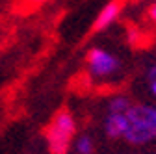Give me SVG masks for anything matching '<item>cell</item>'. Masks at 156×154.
<instances>
[{
  "label": "cell",
  "instance_id": "6da1fadb",
  "mask_svg": "<svg viewBox=\"0 0 156 154\" xmlns=\"http://www.w3.org/2000/svg\"><path fill=\"white\" fill-rule=\"evenodd\" d=\"M76 136V121L69 110H60L45 128V139L52 154H67Z\"/></svg>",
  "mask_w": 156,
  "mask_h": 154
},
{
  "label": "cell",
  "instance_id": "7a4b0ae2",
  "mask_svg": "<svg viewBox=\"0 0 156 154\" xmlns=\"http://www.w3.org/2000/svg\"><path fill=\"white\" fill-rule=\"evenodd\" d=\"M128 130L125 139L132 145H143L156 138V108L149 106H130L128 111Z\"/></svg>",
  "mask_w": 156,
  "mask_h": 154
},
{
  "label": "cell",
  "instance_id": "9c48e42d",
  "mask_svg": "<svg viewBox=\"0 0 156 154\" xmlns=\"http://www.w3.org/2000/svg\"><path fill=\"white\" fill-rule=\"evenodd\" d=\"M147 15H149V19H151V21L156 24V2H154V4H151V8H149Z\"/></svg>",
  "mask_w": 156,
  "mask_h": 154
},
{
  "label": "cell",
  "instance_id": "52a82bcc",
  "mask_svg": "<svg viewBox=\"0 0 156 154\" xmlns=\"http://www.w3.org/2000/svg\"><path fill=\"white\" fill-rule=\"evenodd\" d=\"M132 106V102L126 99V97H113L108 104V111H113V113H126L128 108Z\"/></svg>",
  "mask_w": 156,
  "mask_h": 154
},
{
  "label": "cell",
  "instance_id": "8fae6325",
  "mask_svg": "<svg viewBox=\"0 0 156 154\" xmlns=\"http://www.w3.org/2000/svg\"><path fill=\"white\" fill-rule=\"evenodd\" d=\"M151 91H152V95H154V97H156V78L151 82Z\"/></svg>",
  "mask_w": 156,
  "mask_h": 154
},
{
  "label": "cell",
  "instance_id": "30bf717a",
  "mask_svg": "<svg viewBox=\"0 0 156 154\" xmlns=\"http://www.w3.org/2000/svg\"><path fill=\"white\" fill-rule=\"evenodd\" d=\"M147 74H149V78H151V80H154V78H156V63L149 67V71H147Z\"/></svg>",
  "mask_w": 156,
  "mask_h": 154
},
{
  "label": "cell",
  "instance_id": "ba28073f",
  "mask_svg": "<svg viewBox=\"0 0 156 154\" xmlns=\"http://www.w3.org/2000/svg\"><path fill=\"white\" fill-rule=\"evenodd\" d=\"M47 2H50V0H23V4H24L26 8H30V9L39 8V6H43V4H47Z\"/></svg>",
  "mask_w": 156,
  "mask_h": 154
},
{
  "label": "cell",
  "instance_id": "277c9868",
  "mask_svg": "<svg viewBox=\"0 0 156 154\" xmlns=\"http://www.w3.org/2000/svg\"><path fill=\"white\" fill-rule=\"evenodd\" d=\"M121 11H123V2L121 0H110V2L99 11V15H97L95 23H93V30L101 32V30L108 28L110 24H113L117 19H119Z\"/></svg>",
  "mask_w": 156,
  "mask_h": 154
},
{
  "label": "cell",
  "instance_id": "8992f818",
  "mask_svg": "<svg viewBox=\"0 0 156 154\" xmlns=\"http://www.w3.org/2000/svg\"><path fill=\"white\" fill-rule=\"evenodd\" d=\"M74 150H76V154H93L95 143L89 136H80L74 141Z\"/></svg>",
  "mask_w": 156,
  "mask_h": 154
},
{
  "label": "cell",
  "instance_id": "5b68a950",
  "mask_svg": "<svg viewBox=\"0 0 156 154\" xmlns=\"http://www.w3.org/2000/svg\"><path fill=\"white\" fill-rule=\"evenodd\" d=\"M104 130L108 134V138H112V139L125 138V134L128 130V115L126 113H113V111H110L106 121H104Z\"/></svg>",
  "mask_w": 156,
  "mask_h": 154
},
{
  "label": "cell",
  "instance_id": "3957f363",
  "mask_svg": "<svg viewBox=\"0 0 156 154\" xmlns=\"http://www.w3.org/2000/svg\"><path fill=\"white\" fill-rule=\"evenodd\" d=\"M87 67L95 78H108L121 67V61L104 48H91L87 52Z\"/></svg>",
  "mask_w": 156,
  "mask_h": 154
}]
</instances>
